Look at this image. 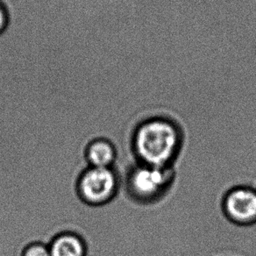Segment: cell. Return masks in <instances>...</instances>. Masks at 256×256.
<instances>
[{
	"instance_id": "1",
	"label": "cell",
	"mask_w": 256,
	"mask_h": 256,
	"mask_svg": "<svg viewBox=\"0 0 256 256\" xmlns=\"http://www.w3.org/2000/svg\"><path fill=\"white\" fill-rule=\"evenodd\" d=\"M180 134L173 122L164 118L144 121L132 134V150L142 164L167 168L178 152Z\"/></svg>"
},
{
	"instance_id": "2",
	"label": "cell",
	"mask_w": 256,
	"mask_h": 256,
	"mask_svg": "<svg viewBox=\"0 0 256 256\" xmlns=\"http://www.w3.org/2000/svg\"><path fill=\"white\" fill-rule=\"evenodd\" d=\"M120 187V178L114 167H89L79 178L78 193L90 206H104L117 198Z\"/></svg>"
},
{
	"instance_id": "3",
	"label": "cell",
	"mask_w": 256,
	"mask_h": 256,
	"mask_svg": "<svg viewBox=\"0 0 256 256\" xmlns=\"http://www.w3.org/2000/svg\"><path fill=\"white\" fill-rule=\"evenodd\" d=\"M168 180L167 168L140 164L130 168L126 174L124 190L134 200H148L162 192Z\"/></svg>"
},
{
	"instance_id": "4",
	"label": "cell",
	"mask_w": 256,
	"mask_h": 256,
	"mask_svg": "<svg viewBox=\"0 0 256 256\" xmlns=\"http://www.w3.org/2000/svg\"><path fill=\"white\" fill-rule=\"evenodd\" d=\"M224 210L232 220L238 224L256 221V192L251 188H235L224 202Z\"/></svg>"
},
{
	"instance_id": "5",
	"label": "cell",
	"mask_w": 256,
	"mask_h": 256,
	"mask_svg": "<svg viewBox=\"0 0 256 256\" xmlns=\"http://www.w3.org/2000/svg\"><path fill=\"white\" fill-rule=\"evenodd\" d=\"M86 158L90 167H114L118 160L117 148L109 140L98 138L86 148Z\"/></svg>"
},
{
	"instance_id": "6",
	"label": "cell",
	"mask_w": 256,
	"mask_h": 256,
	"mask_svg": "<svg viewBox=\"0 0 256 256\" xmlns=\"http://www.w3.org/2000/svg\"><path fill=\"white\" fill-rule=\"evenodd\" d=\"M50 256H87V245L82 236L65 232L57 234L48 244Z\"/></svg>"
},
{
	"instance_id": "7",
	"label": "cell",
	"mask_w": 256,
	"mask_h": 256,
	"mask_svg": "<svg viewBox=\"0 0 256 256\" xmlns=\"http://www.w3.org/2000/svg\"><path fill=\"white\" fill-rule=\"evenodd\" d=\"M22 256H50V248L43 242H32L26 246Z\"/></svg>"
},
{
	"instance_id": "8",
	"label": "cell",
	"mask_w": 256,
	"mask_h": 256,
	"mask_svg": "<svg viewBox=\"0 0 256 256\" xmlns=\"http://www.w3.org/2000/svg\"><path fill=\"white\" fill-rule=\"evenodd\" d=\"M9 12L6 4L0 1V36L6 30L9 25Z\"/></svg>"
}]
</instances>
